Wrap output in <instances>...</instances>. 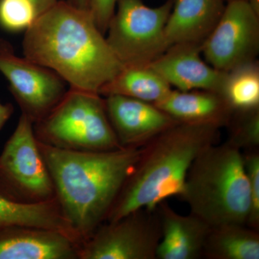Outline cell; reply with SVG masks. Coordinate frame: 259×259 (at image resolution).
<instances>
[{"mask_svg": "<svg viewBox=\"0 0 259 259\" xmlns=\"http://www.w3.org/2000/svg\"><path fill=\"white\" fill-rule=\"evenodd\" d=\"M24 56L57 73L70 88L100 93L123 67L90 10L59 1L25 30ZM100 95V94H99Z\"/></svg>", "mask_w": 259, "mask_h": 259, "instance_id": "1", "label": "cell"}, {"mask_svg": "<svg viewBox=\"0 0 259 259\" xmlns=\"http://www.w3.org/2000/svg\"><path fill=\"white\" fill-rule=\"evenodd\" d=\"M37 143L61 212L83 242L106 221L143 146L81 151Z\"/></svg>", "mask_w": 259, "mask_h": 259, "instance_id": "2", "label": "cell"}, {"mask_svg": "<svg viewBox=\"0 0 259 259\" xmlns=\"http://www.w3.org/2000/svg\"><path fill=\"white\" fill-rule=\"evenodd\" d=\"M220 127L177 123L143 146L141 157L122 187L105 222L141 209H154L180 196L189 168L199 153L217 144Z\"/></svg>", "mask_w": 259, "mask_h": 259, "instance_id": "3", "label": "cell"}, {"mask_svg": "<svg viewBox=\"0 0 259 259\" xmlns=\"http://www.w3.org/2000/svg\"><path fill=\"white\" fill-rule=\"evenodd\" d=\"M180 197L210 227L247 225L250 194L243 152L228 141L206 148L189 168Z\"/></svg>", "mask_w": 259, "mask_h": 259, "instance_id": "4", "label": "cell"}, {"mask_svg": "<svg viewBox=\"0 0 259 259\" xmlns=\"http://www.w3.org/2000/svg\"><path fill=\"white\" fill-rule=\"evenodd\" d=\"M37 141L61 149L112 151L122 148L107 116L105 98L69 88L59 103L34 124Z\"/></svg>", "mask_w": 259, "mask_h": 259, "instance_id": "5", "label": "cell"}, {"mask_svg": "<svg viewBox=\"0 0 259 259\" xmlns=\"http://www.w3.org/2000/svg\"><path fill=\"white\" fill-rule=\"evenodd\" d=\"M173 3L151 8L143 0H117L105 37L122 66L150 64L168 49L164 29Z\"/></svg>", "mask_w": 259, "mask_h": 259, "instance_id": "6", "label": "cell"}, {"mask_svg": "<svg viewBox=\"0 0 259 259\" xmlns=\"http://www.w3.org/2000/svg\"><path fill=\"white\" fill-rule=\"evenodd\" d=\"M0 192L24 203H39L56 198L33 122L23 114L0 155Z\"/></svg>", "mask_w": 259, "mask_h": 259, "instance_id": "7", "label": "cell"}, {"mask_svg": "<svg viewBox=\"0 0 259 259\" xmlns=\"http://www.w3.org/2000/svg\"><path fill=\"white\" fill-rule=\"evenodd\" d=\"M158 207L104 222L80 245L78 259H156L161 238Z\"/></svg>", "mask_w": 259, "mask_h": 259, "instance_id": "8", "label": "cell"}, {"mask_svg": "<svg viewBox=\"0 0 259 259\" xmlns=\"http://www.w3.org/2000/svg\"><path fill=\"white\" fill-rule=\"evenodd\" d=\"M0 72L22 114L33 124L42 120L67 93V83L49 68L15 54L9 42L0 39Z\"/></svg>", "mask_w": 259, "mask_h": 259, "instance_id": "9", "label": "cell"}, {"mask_svg": "<svg viewBox=\"0 0 259 259\" xmlns=\"http://www.w3.org/2000/svg\"><path fill=\"white\" fill-rule=\"evenodd\" d=\"M204 61L228 72L256 60L259 52V15L248 0H228L219 21L201 47Z\"/></svg>", "mask_w": 259, "mask_h": 259, "instance_id": "10", "label": "cell"}, {"mask_svg": "<svg viewBox=\"0 0 259 259\" xmlns=\"http://www.w3.org/2000/svg\"><path fill=\"white\" fill-rule=\"evenodd\" d=\"M103 97L109 120L121 147H142L180 123L153 104L121 95Z\"/></svg>", "mask_w": 259, "mask_h": 259, "instance_id": "11", "label": "cell"}, {"mask_svg": "<svg viewBox=\"0 0 259 259\" xmlns=\"http://www.w3.org/2000/svg\"><path fill=\"white\" fill-rule=\"evenodd\" d=\"M201 54V46L177 44L148 65L180 91L207 90L220 93L226 72L207 64Z\"/></svg>", "mask_w": 259, "mask_h": 259, "instance_id": "12", "label": "cell"}, {"mask_svg": "<svg viewBox=\"0 0 259 259\" xmlns=\"http://www.w3.org/2000/svg\"><path fill=\"white\" fill-rule=\"evenodd\" d=\"M80 245L56 230L29 226L0 228V259H78Z\"/></svg>", "mask_w": 259, "mask_h": 259, "instance_id": "13", "label": "cell"}, {"mask_svg": "<svg viewBox=\"0 0 259 259\" xmlns=\"http://www.w3.org/2000/svg\"><path fill=\"white\" fill-rule=\"evenodd\" d=\"M157 207L162 234L156 250V258H202L210 226L192 213L190 215H182L175 212L166 200Z\"/></svg>", "mask_w": 259, "mask_h": 259, "instance_id": "14", "label": "cell"}, {"mask_svg": "<svg viewBox=\"0 0 259 259\" xmlns=\"http://www.w3.org/2000/svg\"><path fill=\"white\" fill-rule=\"evenodd\" d=\"M225 0H174L165 25L168 49L177 44L202 47L224 11Z\"/></svg>", "mask_w": 259, "mask_h": 259, "instance_id": "15", "label": "cell"}, {"mask_svg": "<svg viewBox=\"0 0 259 259\" xmlns=\"http://www.w3.org/2000/svg\"><path fill=\"white\" fill-rule=\"evenodd\" d=\"M156 107L180 123L227 127L233 109L222 95L207 90L180 91L172 90Z\"/></svg>", "mask_w": 259, "mask_h": 259, "instance_id": "16", "label": "cell"}, {"mask_svg": "<svg viewBox=\"0 0 259 259\" xmlns=\"http://www.w3.org/2000/svg\"><path fill=\"white\" fill-rule=\"evenodd\" d=\"M10 226L56 230L81 242L65 219L56 198L39 203H24L0 192V228Z\"/></svg>", "mask_w": 259, "mask_h": 259, "instance_id": "17", "label": "cell"}, {"mask_svg": "<svg viewBox=\"0 0 259 259\" xmlns=\"http://www.w3.org/2000/svg\"><path fill=\"white\" fill-rule=\"evenodd\" d=\"M171 90L169 83L149 65H134L123 66L99 94L102 97L121 95L156 105Z\"/></svg>", "mask_w": 259, "mask_h": 259, "instance_id": "18", "label": "cell"}, {"mask_svg": "<svg viewBox=\"0 0 259 259\" xmlns=\"http://www.w3.org/2000/svg\"><path fill=\"white\" fill-rule=\"evenodd\" d=\"M203 256L208 259H259L258 231L235 223L210 227Z\"/></svg>", "mask_w": 259, "mask_h": 259, "instance_id": "19", "label": "cell"}, {"mask_svg": "<svg viewBox=\"0 0 259 259\" xmlns=\"http://www.w3.org/2000/svg\"><path fill=\"white\" fill-rule=\"evenodd\" d=\"M219 94L234 112L259 109L258 61L242 64L226 72Z\"/></svg>", "mask_w": 259, "mask_h": 259, "instance_id": "20", "label": "cell"}, {"mask_svg": "<svg viewBox=\"0 0 259 259\" xmlns=\"http://www.w3.org/2000/svg\"><path fill=\"white\" fill-rule=\"evenodd\" d=\"M227 127L230 129L227 141L242 152L258 149L259 109L234 112Z\"/></svg>", "mask_w": 259, "mask_h": 259, "instance_id": "21", "label": "cell"}, {"mask_svg": "<svg viewBox=\"0 0 259 259\" xmlns=\"http://www.w3.org/2000/svg\"><path fill=\"white\" fill-rule=\"evenodd\" d=\"M37 16L30 0H0V25L6 30L25 31Z\"/></svg>", "mask_w": 259, "mask_h": 259, "instance_id": "22", "label": "cell"}, {"mask_svg": "<svg viewBox=\"0 0 259 259\" xmlns=\"http://www.w3.org/2000/svg\"><path fill=\"white\" fill-rule=\"evenodd\" d=\"M243 161L250 194V210L247 226L259 229V153L258 149L243 152Z\"/></svg>", "mask_w": 259, "mask_h": 259, "instance_id": "23", "label": "cell"}, {"mask_svg": "<svg viewBox=\"0 0 259 259\" xmlns=\"http://www.w3.org/2000/svg\"><path fill=\"white\" fill-rule=\"evenodd\" d=\"M117 0H90V11L97 28L106 34L109 23L115 13Z\"/></svg>", "mask_w": 259, "mask_h": 259, "instance_id": "24", "label": "cell"}, {"mask_svg": "<svg viewBox=\"0 0 259 259\" xmlns=\"http://www.w3.org/2000/svg\"><path fill=\"white\" fill-rule=\"evenodd\" d=\"M14 112V107L11 104H3L0 102V130L3 128Z\"/></svg>", "mask_w": 259, "mask_h": 259, "instance_id": "25", "label": "cell"}, {"mask_svg": "<svg viewBox=\"0 0 259 259\" xmlns=\"http://www.w3.org/2000/svg\"><path fill=\"white\" fill-rule=\"evenodd\" d=\"M30 1L33 4L36 10L37 15L39 16L52 8L59 2V0H30Z\"/></svg>", "mask_w": 259, "mask_h": 259, "instance_id": "26", "label": "cell"}, {"mask_svg": "<svg viewBox=\"0 0 259 259\" xmlns=\"http://www.w3.org/2000/svg\"><path fill=\"white\" fill-rule=\"evenodd\" d=\"M66 2L79 9L90 10V0H66Z\"/></svg>", "mask_w": 259, "mask_h": 259, "instance_id": "27", "label": "cell"}, {"mask_svg": "<svg viewBox=\"0 0 259 259\" xmlns=\"http://www.w3.org/2000/svg\"><path fill=\"white\" fill-rule=\"evenodd\" d=\"M252 9L259 15V0H248Z\"/></svg>", "mask_w": 259, "mask_h": 259, "instance_id": "28", "label": "cell"}, {"mask_svg": "<svg viewBox=\"0 0 259 259\" xmlns=\"http://www.w3.org/2000/svg\"></svg>", "mask_w": 259, "mask_h": 259, "instance_id": "29", "label": "cell"}]
</instances>
